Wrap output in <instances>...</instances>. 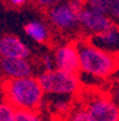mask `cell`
<instances>
[{
    "instance_id": "1",
    "label": "cell",
    "mask_w": 119,
    "mask_h": 121,
    "mask_svg": "<svg viewBox=\"0 0 119 121\" xmlns=\"http://www.w3.org/2000/svg\"><path fill=\"white\" fill-rule=\"evenodd\" d=\"M76 43L80 55L81 74L89 75L99 82H107L115 78L119 67V55L94 45L89 38H81Z\"/></svg>"
},
{
    "instance_id": "2",
    "label": "cell",
    "mask_w": 119,
    "mask_h": 121,
    "mask_svg": "<svg viewBox=\"0 0 119 121\" xmlns=\"http://www.w3.org/2000/svg\"><path fill=\"white\" fill-rule=\"evenodd\" d=\"M1 96L16 109L41 111L45 107L46 94L38 76H26L20 79H7L1 84Z\"/></svg>"
},
{
    "instance_id": "3",
    "label": "cell",
    "mask_w": 119,
    "mask_h": 121,
    "mask_svg": "<svg viewBox=\"0 0 119 121\" xmlns=\"http://www.w3.org/2000/svg\"><path fill=\"white\" fill-rule=\"evenodd\" d=\"M37 76L46 96H75L81 91L83 86L79 74L59 69L41 71Z\"/></svg>"
},
{
    "instance_id": "4",
    "label": "cell",
    "mask_w": 119,
    "mask_h": 121,
    "mask_svg": "<svg viewBox=\"0 0 119 121\" xmlns=\"http://www.w3.org/2000/svg\"><path fill=\"white\" fill-rule=\"evenodd\" d=\"M80 11L72 7L68 0H64L58 5L46 11L47 22L52 29L64 34L73 36L80 32Z\"/></svg>"
},
{
    "instance_id": "5",
    "label": "cell",
    "mask_w": 119,
    "mask_h": 121,
    "mask_svg": "<svg viewBox=\"0 0 119 121\" xmlns=\"http://www.w3.org/2000/svg\"><path fill=\"white\" fill-rule=\"evenodd\" d=\"M83 105L88 109L92 121H119V104L110 94L89 92Z\"/></svg>"
},
{
    "instance_id": "6",
    "label": "cell",
    "mask_w": 119,
    "mask_h": 121,
    "mask_svg": "<svg viewBox=\"0 0 119 121\" xmlns=\"http://www.w3.org/2000/svg\"><path fill=\"white\" fill-rule=\"evenodd\" d=\"M55 67L63 71L80 73V55L76 42H60L52 50Z\"/></svg>"
},
{
    "instance_id": "7",
    "label": "cell",
    "mask_w": 119,
    "mask_h": 121,
    "mask_svg": "<svg viewBox=\"0 0 119 121\" xmlns=\"http://www.w3.org/2000/svg\"><path fill=\"white\" fill-rule=\"evenodd\" d=\"M114 24L115 22L113 21L110 15L97 12L88 7H85L80 13V29L84 34L88 36V38L110 29Z\"/></svg>"
},
{
    "instance_id": "8",
    "label": "cell",
    "mask_w": 119,
    "mask_h": 121,
    "mask_svg": "<svg viewBox=\"0 0 119 121\" xmlns=\"http://www.w3.org/2000/svg\"><path fill=\"white\" fill-rule=\"evenodd\" d=\"M36 65L30 58H0V74L7 79L33 76Z\"/></svg>"
},
{
    "instance_id": "9",
    "label": "cell",
    "mask_w": 119,
    "mask_h": 121,
    "mask_svg": "<svg viewBox=\"0 0 119 121\" xmlns=\"http://www.w3.org/2000/svg\"><path fill=\"white\" fill-rule=\"evenodd\" d=\"M32 49L16 34L0 36V58H30Z\"/></svg>"
},
{
    "instance_id": "10",
    "label": "cell",
    "mask_w": 119,
    "mask_h": 121,
    "mask_svg": "<svg viewBox=\"0 0 119 121\" xmlns=\"http://www.w3.org/2000/svg\"><path fill=\"white\" fill-rule=\"evenodd\" d=\"M89 39L94 45L102 48L106 52L119 55V25L114 24L110 29L105 30L97 36L90 37Z\"/></svg>"
},
{
    "instance_id": "11",
    "label": "cell",
    "mask_w": 119,
    "mask_h": 121,
    "mask_svg": "<svg viewBox=\"0 0 119 121\" xmlns=\"http://www.w3.org/2000/svg\"><path fill=\"white\" fill-rule=\"evenodd\" d=\"M24 32L29 39L38 45H45L50 41V25L41 20H30L24 25Z\"/></svg>"
},
{
    "instance_id": "12",
    "label": "cell",
    "mask_w": 119,
    "mask_h": 121,
    "mask_svg": "<svg viewBox=\"0 0 119 121\" xmlns=\"http://www.w3.org/2000/svg\"><path fill=\"white\" fill-rule=\"evenodd\" d=\"M47 105L52 115L63 116L66 118L75 108L73 96H48Z\"/></svg>"
},
{
    "instance_id": "13",
    "label": "cell",
    "mask_w": 119,
    "mask_h": 121,
    "mask_svg": "<svg viewBox=\"0 0 119 121\" xmlns=\"http://www.w3.org/2000/svg\"><path fill=\"white\" fill-rule=\"evenodd\" d=\"M16 112L17 109L3 96H0V121H15Z\"/></svg>"
},
{
    "instance_id": "14",
    "label": "cell",
    "mask_w": 119,
    "mask_h": 121,
    "mask_svg": "<svg viewBox=\"0 0 119 121\" xmlns=\"http://www.w3.org/2000/svg\"><path fill=\"white\" fill-rule=\"evenodd\" d=\"M15 121H45L41 111L33 109H17Z\"/></svg>"
},
{
    "instance_id": "15",
    "label": "cell",
    "mask_w": 119,
    "mask_h": 121,
    "mask_svg": "<svg viewBox=\"0 0 119 121\" xmlns=\"http://www.w3.org/2000/svg\"><path fill=\"white\" fill-rule=\"evenodd\" d=\"M66 121H92L88 109L81 104V105H75V108L71 111L68 116L66 117Z\"/></svg>"
},
{
    "instance_id": "16",
    "label": "cell",
    "mask_w": 119,
    "mask_h": 121,
    "mask_svg": "<svg viewBox=\"0 0 119 121\" xmlns=\"http://www.w3.org/2000/svg\"><path fill=\"white\" fill-rule=\"evenodd\" d=\"M85 1L88 8L94 9L97 12L105 13V15H110L113 0H85Z\"/></svg>"
},
{
    "instance_id": "17",
    "label": "cell",
    "mask_w": 119,
    "mask_h": 121,
    "mask_svg": "<svg viewBox=\"0 0 119 121\" xmlns=\"http://www.w3.org/2000/svg\"><path fill=\"white\" fill-rule=\"evenodd\" d=\"M41 66L42 71H48V70H54L55 67V60H54L52 53H45L41 58Z\"/></svg>"
},
{
    "instance_id": "18",
    "label": "cell",
    "mask_w": 119,
    "mask_h": 121,
    "mask_svg": "<svg viewBox=\"0 0 119 121\" xmlns=\"http://www.w3.org/2000/svg\"><path fill=\"white\" fill-rule=\"evenodd\" d=\"M62 1H64V0H34L36 5L41 9H45V11H48L50 8L58 5Z\"/></svg>"
},
{
    "instance_id": "19",
    "label": "cell",
    "mask_w": 119,
    "mask_h": 121,
    "mask_svg": "<svg viewBox=\"0 0 119 121\" xmlns=\"http://www.w3.org/2000/svg\"><path fill=\"white\" fill-rule=\"evenodd\" d=\"M110 17L116 25H119V0H113V5L110 11Z\"/></svg>"
},
{
    "instance_id": "20",
    "label": "cell",
    "mask_w": 119,
    "mask_h": 121,
    "mask_svg": "<svg viewBox=\"0 0 119 121\" xmlns=\"http://www.w3.org/2000/svg\"><path fill=\"white\" fill-rule=\"evenodd\" d=\"M109 92H110V96L119 104V82H114L110 86V91Z\"/></svg>"
},
{
    "instance_id": "21",
    "label": "cell",
    "mask_w": 119,
    "mask_h": 121,
    "mask_svg": "<svg viewBox=\"0 0 119 121\" xmlns=\"http://www.w3.org/2000/svg\"><path fill=\"white\" fill-rule=\"evenodd\" d=\"M5 1L12 7H24L25 4H28L32 0H5Z\"/></svg>"
},
{
    "instance_id": "22",
    "label": "cell",
    "mask_w": 119,
    "mask_h": 121,
    "mask_svg": "<svg viewBox=\"0 0 119 121\" xmlns=\"http://www.w3.org/2000/svg\"><path fill=\"white\" fill-rule=\"evenodd\" d=\"M114 82H119V67H118V71L115 74V78H114Z\"/></svg>"
}]
</instances>
